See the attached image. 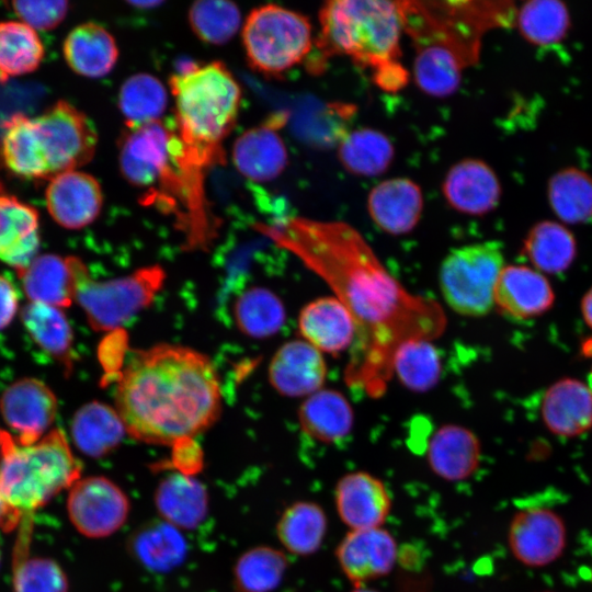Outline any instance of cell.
<instances>
[{"label":"cell","instance_id":"obj_1","mask_svg":"<svg viewBox=\"0 0 592 592\" xmlns=\"http://www.w3.org/2000/svg\"><path fill=\"white\" fill-rule=\"evenodd\" d=\"M261 230L317 274L351 314L356 334L344 376L351 388L382 396L399 345L414 339L433 341L444 332L441 304L409 292L352 225L291 217Z\"/></svg>","mask_w":592,"mask_h":592},{"label":"cell","instance_id":"obj_2","mask_svg":"<svg viewBox=\"0 0 592 592\" xmlns=\"http://www.w3.org/2000/svg\"><path fill=\"white\" fill-rule=\"evenodd\" d=\"M115 409L133 439L173 446L218 419L217 372L206 355L186 346L161 343L136 351L118 372Z\"/></svg>","mask_w":592,"mask_h":592},{"label":"cell","instance_id":"obj_3","mask_svg":"<svg viewBox=\"0 0 592 592\" xmlns=\"http://www.w3.org/2000/svg\"><path fill=\"white\" fill-rule=\"evenodd\" d=\"M318 19L320 31L306 60L310 73L319 75L329 59L344 56L368 70L385 91L407 84L410 75L401 62L400 1L331 0L322 4Z\"/></svg>","mask_w":592,"mask_h":592},{"label":"cell","instance_id":"obj_4","mask_svg":"<svg viewBox=\"0 0 592 592\" xmlns=\"http://www.w3.org/2000/svg\"><path fill=\"white\" fill-rule=\"evenodd\" d=\"M174 127L189 163L205 173L225 160L221 143L234 128L241 89L220 61L189 64L170 78Z\"/></svg>","mask_w":592,"mask_h":592},{"label":"cell","instance_id":"obj_5","mask_svg":"<svg viewBox=\"0 0 592 592\" xmlns=\"http://www.w3.org/2000/svg\"><path fill=\"white\" fill-rule=\"evenodd\" d=\"M119 170L127 182L147 190L145 203L187 212L198 197L174 126L161 119L127 127L118 143Z\"/></svg>","mask_w":592,"mask_h":592},{"label":"cell","instance_id":"obj_6","mask_svg":"<svg viewBox=\"0 0 592 592\" xmlns=\"http://www.w3.org/2000/svg\"><path fill=\"white\" fill-rule=\"evenodd\" d=\"M81 465L59 429L31 445L2 432L0 489L7 502L23 516L45 505L79 480Z\"/></svg>","mask_w":592,"mask_h":592},{"label":"cell","instance_id":"obj_7","mask_svg":"<svg viewBox=\"0 0 592 592\" xmlns=\"http://www.w3.org/2000/svg\"><path fill=\"white\" fill-rule=\"evenodd\" d=\"M403 33L414 47H444L469 68L479 61L483 36L514 25L509 1H400Z\"/></svg>","mask_w":592,"mask_h":592},{"label":"cell","instance_id":"obj_8","mask_svg":"<svg viewBox=\"0 0 592 592\" xmlns=\"http://www.w3.org/2000/svg\"><path fill=\"white\" fill-rule=\"evenodd\" d=\"M73 286V300L83 309L96 331H113L149 306L161 289L166 273L159 265L109 281L91 278L86 264L67 257Z\"/></svg>","mask_w":592,"mask_h":592},{"label":"cell","instance_id":"obj_9","mask_svg":"<svg viewBox=\"0 0 592 592\" xmlns=\"http://www.w3.org/2000/svg\"><path fill=\"white\" fill-rule=\"evenodd\" d=\"M242 43L250 66L260 73L276 77L308 59L315 36L306 15L269 3L249 13Z\"/></svg>","mask_w":592,"mask_h":592},{"label":"cell","instance_id":"obj_10","mask_svg":"<svg viewBox=\"0 0 592 592\" xmlns=\"http://www.w3.org/2000/svg\"><path fill=\"white\" fill-rule=\"evenodd\" d=\"M504 266L498 241L453 248L439 270V285L445 304L462 316H486L494 307V287Z\"/></svg>","mask_w":592,"mask_h":592},{"label":"cell","instance_id":"obj_11","mask_svg":"<svg viewBox=\"0 0 592 592\" xmlns=\"http://www.w3.org/2000/svg\"><path fill=\"white\" fill-rule=\"evenodd\" d=\"M49 180L88 163L96 148L98 134L89 117L60 100L35 117Z\"/></svg>","mask_w":592,"mask_h":592},{"label":"cell","instance_id":"obj_12","mask_svg":"<svg viewBox=\"0 0 592 592\" xmlns=\"http://www.w3.org/2000/svg\"><path fill=\"white\" fill-rule=\"evenodd\" d=\"M129 511L127 494L107 477L80 478L69 489V520L86 537L104 538L113 535L125 524Z\"/></svg>","mask_w":592,"mask_h":592},{"label":"cell","instance_id":"obj_13","mask_svg":"<svg viewBox=\"0 0 592 592\" xmlns=\"http://www.w3.org/2000/svg\"><path fill=\"white\" fill-rule=\"evenodd\" d=\"M508 543L513 557L527 567H545L563 553L567 530L562 517L549 508L528 506L513 516Z\"/></svg>","mask_w":592,"mask_h":592},{"label":"cell","instance_id":"obj_14","mask_svg":"<svg viewBox=\"0 0 592 592\" xmlns=\"http://www.w3.org/2000/svg\"><path fill=\"white\" fill-rule=\"evenodd\" d=\"M287 118L285 111L271 114L236 139L232 162L241 175L254 182H269L284 172L288 151L280 129Z\"/></svg>","mask_w":592,"mask_h":592},{"label":"cell","instance_id":"obj_15","mask_svg":"<svg viewBox=\"0 0 592 592\" xmlns=\"http://www.w3.org/2000/svg\"><path fill=\"white\" fill-rule=\"evenodd\" d=\"M397 555L395 537L383 527L351 530L335 549L338 565L354 588L387 576Z\"/></svg>","mask_w":592,"mask_h":592},{"label":"cell","instance_id":"obj_16","mask_svg":"<svg viewBox=\"0 0 592 592\" xmlns=\"http://www.w3.org/2000/svg\"><path fill=\"white\" fill-rule=\"evenodd\" d=\"M0 411L5 423L15 431L18 443L31 445L39 441L53 424L57 399L43 382L22 378L4 390Z\"/></svg>","mask_w":592,"mask_h":592},{"label":"cell","instance_id":"obj_17","mask_svg":"<svg viewBox=\"0 0 592 592\" xmlns=\"http://www.w3.org/2000/svg\"><path fill=\"white\" fill-rule=\"evenodd\" d=\"M442 195L454 210L482 216L497 208L502 187L490 164L479 158H464L445 173Z\"/></svg>","mask_w":592,"mask_h":592},{"label":"cell","instance_id":"obj_18","mask_svg":"<svg viewBox=\"0 0 592 592\" xmlns=\"http://www.w3.org/2000/svg\"><path fill=\"white\" fill-rule=\"evenodd\" d=\"M391 496L383 480L367 471L342 476L334 488V504L351 530L382 527L391 511Z\"/></svg>","mask_w":592,"mask_h":592},{"label":"cell","instance_id":"obj_19","mask_svg":"<svg viewBox=\"0 0 592 592\" xmlns=\"http://www.w3.org/2000/svg\"><path fill=\"white\" fill-rule=\"evenodd\" d=\"M494 306L506 318L526 321L547 312L555 293L547 277L527 265H505L494 287Z\"/></svg>","mask_w":592,"mask_h":592},{"label":"cell","instance_id":"obj_20","mask_svg":"<svg viewBox=\"0 0 592 592\" xmlns=\"http://www.w3.org/2000/svg\"><path fill=\"white\" fill-rule=\"evenodd\" d=\"M46 206L54 220L67 229H80L96 219L103 193L98 180L81 171H68L49 180Z\"/></svg>","mask_w":592,"mask_h":592},{"label":"cell","instance_id":"obj_21","mask_svg":"<svg viewBox=\"0 0 592 592\" xmlns=\"http://www.w3.org/2000/svg\"><path fill=\"white\" fill-rule=\"evenodd\" d=\"M423 207L422 189L406 177L380 181L366 198L367 213L374 225L392 236L412 231L421 219Z\"/></svg>","mask_w":592,"mask_h":592},{"label":"cell","instance_id":"obj_22","mask_svg":"<svg viewBox=\"0 0 592 592\" xmlns=\"http://www.w3.org/2000/svg\"><path fill=\"white\" fill-rule=\"evenodd\" d=\"M326 378L323 354L303 339L281 345L269 365L270 384L286 397L307 398L322 389Z\"/></svg>","mask_w":592,"mask_h":592},{"label":"cell","instance_id":"obj_23","mask_svg":"<svg viewBox=\"0 0 592 592\" xmlns=\"http://www.w3.org/2000/svg\"><path fill=\"white\" fill-rule=\"evenodd\" d=\"M37 210L0 186V260L20 276L37 257Z\"/></svg>","mask_w":592,"mask_h":592},{"label":"cell","instance_id":"obj_24","mask_svg":"<svg viewBox=\"0 0 592 592\" xmlns=\"http://www.w3.org/2000/svg\"><path fill=\"white\" fill-rule=\"evenodd\" d=\"M298 330L322 354L333 355L351 350L356 334L351 314L333 295L306 304L298 316Z\"/></svg>","mask_w":592,"mask_h":592},{"label":"cell","instance_id":"obj_25","mask_svg":"<svg viewBox=\"0 0 592 592\" xmlns=\"http://www.w3.org/2000/svg\"><path fill=\"white\" fill-rule=\"evenodd\" d=\"M540 414L546 428L561 437H577L592 429V387L577 378H561L545 391Z\"/></svg>","mask_w":592,"mask_h":592},{"label":"cell","instance_id":"obj_26","mask_svg":"<svg viewBox=\"0 0 592 592\" xmlns=\"http://www.w3.org/2000/svg\"><path fill=\"white\" fill-rule=\"evenodd\" d=\"M430 469L446 481H462L479 467L481 445L478 436L458 424H444L433 432L425 446Z\"/></svg>","mask_w":592,"mask_h":592},{"label":"cell","instance_id":"obj_27","mask_svg":"<svg viewBox=\"0 0 592 592\" xmlns=\"http://www.w3.org/2000/svg\"><path fill=\"white\" fill-rule=\"evenodd\" d=\"M303 433L321 444L346 439L354 425V411L346 397L334 389H321L305 398L298 409Z\"/></svg>","mask_w":592,"mask_h":592},{"label":"cell","instance_id":"obj_28","mask_svg":"<svg viewBox=\"0 0 592 592\" xmlns=\"http://www.w3.org/2000/svg\"><path fill=\"white\" fill-rule=\"evenodd\" d=\"M161 520L179 530L197 527L208 511V494L202 482L180 471L164 477L153 494Z\"/></svg>","mask_w":592,"mask_h":592},{"label":"cell","instance_id":"obj_29","mask_svg":"<svg viewBox=\"0 0 592 592\" xmlns=\"http://www.w3.org/2000/svg\"><path fill=\"white\" fill-rule=\"evenodd\" d=\"M0 153L12 174L26 180H49L35 118L11 115L3 124Z\"/></svg>","mask_w":592,"mask_h":592},{"label":"cell","instance_id":"obj_30","mask_svg":"<svg viewBox=\"0 0 592 592\" xmlns=\"http://www.w3.org/2000/svg\"><path fill=\"white\" fill-rule=\"evenodd\" d=\"M64 56L75 72L87 78H101L114 68L118 48L106 29L98 23L87 22L67 35Z\"/></svg>","mask_w":592,"mask_h":592},{"label":"cell","instance_id":"obj_31","mask_svg":"<svg viewBox=\"0 0 592 592\" xmlns=\"http://www.w3.org/2000/svg\"><path fill=\"white\" fill-rule=\"evenodd\" d=\"M70 430L76 447L92 458L110 454L127 433L117 410L99 401L82 406L75 413Z\"/></svg>","mask_w":592,"mask_h":592},{"label":"cell","instance_id":"obj_32","mask_svg":"<svg viewBox=\"0 0 592 592\" xmlns=\"http://www.w3.org/2000/svg\"><path fill=\"white\" fill-rule=\"evenodd\" d=\"M337 156L343 169L354 177L373 178L385 173L395 158L391 139L369 127L346 132L338 143Z\"/></svg>","mask_w":592,"mask_h":592},{"label":"cell","instance_id":"obj_33","mask_svg":"<svg viewBox=\"0 0 592 592\" xmlns=\"http://www.w3.org/2000/svg\"><path fill=\"white\" fill-rule=\"evenodd\" d=\"M523 253L532 267L547 274L562 273L577 255L573 234L565 224L540 220L533 225L523 240Z\"/></svg>","mask_w":592,"mask_h":592},{"label":"cell","instance_id":"obj_34","mask_svg":"<svg viewBox=\"0 0 592 592\" xmlns=\"http://www.w3.org/2000/svg\"><path fill=\"white\" fill-rule=\"evenodd\" d=\"M328 530L323 508L314 501H296L282 512L276 536L284 549L295 556H310L319 550Z\"/></svg>","mask_w":592,"mask_h":592},{"label":"cell","instance_id":"obj_35","mask_svg":"<svg viewBox=\"0 0 592 592\" xmlns=\"http://www.w3.org/2000/svg\"><path fill=\"white\" fill-rule=\"evenodd\" d=\"M128 549L144 567L162 572L183 561L186 542L179 528L163 520H157L135 531L129 538Z\"/></svg>","mask_w":592,"mask_h":592},{"label":"cell","instance_id":"obj_36","mask_svg":"<svg viewBox=\"0 0 592 592\" xmlns=\"http://www.w3.org/2000/svg\"><path fill=\"white\" fill-rule=\"evenodd\" d=\"M31 301L69 307L73 300L72 276L68 258L37 255L19 276Z\"/></svg>","mask_w":592,"mask_h":592},{"label":"cell","instance_id":"obj_37","mask_svg":"<svg viewBox=\"0 0 592 592\" xmlns=\"http://www.w3.org/2000/svg\"><path fill=\"white\" fill-rule=\"evenodd\" d=\"M29 517H22L14 547V592H68L66 573L56 561L42 557H29L32 526Z\"/></svg>","mask_w":592,"mask_h":592},{"label":"cell","instance_id":"obj_38","mask_svg":"<svg viewBox=\"0 0 592 592\" xmlns=\"http://www.w3.org/2000/svg\"><path fill=\"white\" fill-rule=\"evenodd\" d=\"M548 204L562 224L592 220V175L577 167L558 170L547 184Z\"/></svg>","mask_w":592,"mask_h":592},{"label":"cell","instance_id":"obj_39","mask_svg":"<svg viewBox=\"0 0 592 592\" xmlns=\"http://www.w3.org/2000/svg\"><path fill=\"white\" fill-rule=\"evenodd\" d=\"M412 79L417 87L433 98H446L454 94L468 68L451 50L437 45L414 47Z\"/></svg>","mask_w":592,"mask_h":592},{"label":"cell","instance_id":"obj_40","mask_svg":"<svg viewBox=\"0 0 592 592\" xmlns=\"http://www.w3.org/2000/svg\"><path fill=\"white\" fill-rule=\"evenodd\" d=\"M21 318L32 339L71 371L73 334L65 314L58 307L31 301L22 309Z\"/></svg>","mask_w":592,"mask_h":592},{"label":"cell","instance_id":"obj_41","mask_svg":"<svg viewBox=\"0 0 592 592\" xmlns=\"http://www.w3.org/2000/svg\"><path fill=\"white\" fill-rule=\"evenodd\" d=\"M514 25L521 36L537 47L559 44L570 29V13L559 0H532L516 9Z\"/></svg>","mask_w":592,"mask_h":592},{"label":"cell","instance_id":"obj_42","mask_svg":"<svg viewBox=\"0 0 592 592\" xmlns=\"http://www.w3.org/2000/svg\"><path fill=\"white\" fill-rule=\"evenodd\" d=\"M442 369V357L432 340L406 341L392 356V376L413 391L424 392L432 389L439 383Z\"/></svg>","mask_w":592,"mask_h":592},{"label":"cell","instance_id":"obj_43","mask_svg":"<svg viewBox=\"0 0 592 592\" xmlns=\"http://www.w3.org/2000/svg\"><path fill=\"white\" fill-rule=\"evenodd\" d=\"M286 555L271 546H255L239 556L232 570L236 592H272L287 570Z\"/></svg>","mask_w":592,"mask_h":592},{"label":"cell","instance_id":"obj_44","mask_svg":"<svg viewBox=\"0 0 592 592\" xmlns=\"http://www.w3.org/2000/svg\"><path fill=\"white\" fill-rule=\"evenodd\" d=\"M234 315L239 330L252 338H267L281 330L286 314L282 300L270 289L252 287L235 303Z\"/></svg>","mask_w":592,"mask_h":592},{"label":"cell","instance_id":"obj_45","mask_svg":"<svg viewBox=\"0 0 592 592\" xmlns=\"http://www.w3.org/2000/svg\"><path fill=\"white\" fill-rule=\"evenodd\" d=\"M168 104V94L161 81L149 73L127 78L118 92V109L126 127L159 121Z\"/></svg>","mask_w":592,"mask_h":592},{"label":"cell","instance_id":"obj_46","mask_svg":"<svg viewBox=\"0 0 592 592\" xmlns=\"http://www.w3.org/2000/svg\"><path fill=\"white\" fill-rule=\"evenodd\" d=\"M43 57L44 46L34 29L18 21L0 22V76L3 81L34 71Z\"/></svg>","mask_w":592,"mask_h":592},{"label":"cell","instance_id":"obj_47","mask_svg":"<svg viewBox=\"0 0 592 592\" xmlns=\"http://www.w3.org/2000/svg\"><path fill=\"white\" fill-rule=\"evenodd\" d=\"M189 22L195 35L212 45L231 39L241 24L239 8L226 0H201L189 10Z\"/></svg>","mask_w":592,"mask_h":592},{"label":"cell","instance_id":"obj_48","mask_svg":"<svg viewBox=\"0 0 592 592\" xmlns=\"http://www.w3.org/2000/svg\"><path fill=\"white\" fill-rule=\"evenodd\" d=\"M13 11L23 23L37 30L57 26L68 11L67 1H13Z\"/></svg>","mask_w":592,"mask_h":592},{"label":"cell","instance_id":"obj_49","mask_svg":"<svg viewBox=\"0 0 592 592\" xmlns=\"http://www.w3.org/2000/svg\"><path fill=\"white\" fill-rule=\"evenodd\" d=\"M173 460L178 471L192 475L202 464V454L193 439H185L173 445Z\"/></svg>","mask_w":592,"mask_h":592},{"label":"cell","instance_id":"obj_50","mask_svg":"<svg viewBox=\"0 0 592 592\" xmlns=\"http://www.w3.org/2000/svg\"><path fill=\"white\" fill-rule=\"evenodd\" d=\"M18 310V295L13 285L0 275V330L14 318Z\"/></svg>","mask_w":592,"mask_h":592},{"label":"cell","instance_id":"obj_51","mask_svg":"<svg viewBox=\"0 0 592 592\" xmlns=\"http://www.w3.org/2000/svg\"><path fill=\"white\" fill-rule=\"evenodd\" d=\"M22 517L23 515L7 502L0 489V527L10 532L21 523Z\"/></svg>","mask_w":592,"mask_h":592},{"label":"cell","instance_id":"obj_52","mask_svg":"<svg viewBox=\"0 0 592 592\" xmlns=\"http://www.w3.org/2000/svg\"><path fill=\"white\" fill-rule=\"evenodd\" d=\"M581 314L584 322L592 330V286L581 299Z\"/></svg>","mask_w":592,"mask_h":592},{"label":"cell","instance_id":"obj_53","mask_svg":"<svg viewBox=\"0 0 592 592\" xmlns=\"http://www.w3.org/2000/svg\"><path fill=\"white\" fill-rule=\"evenodd\" d=\"M132 4H134L135 7H143V8H147V7H155V5H158L160 4V2L158 1H146V2H130Z\"/></svg>","mask_w":592,"mask_h":592},{"label":"cell","instance_id":"obj_54","mask_svg":"<svg viewBox=\"0 0 592 592\" xmlns=\"http://www.w3.org/2000/svg\"><path fill=\"white\" fill-rule=\"evenodd\" d=\"M351 592H379V591H377L375 589L367 588L366 585H364V587L354 588Z\"/></svg>","mask_w":592,"mask_h":592},{"label":"cell","instance_id":"obj_55","mask_svg":"<svg viewBox=\"0 0 592 592\" xmlns=\"http://www.w3.org/2000/svg\"><path fill=\"white\" fill-rule=\"evenodd\" d=\"M2 430H0V449H1V441H2Z\"/></svg>","mask_w":592,"mask_h":592},{"label":"cell","instance_id":"obj_56","mask_svg":"<svg viewBox=\"0 0 592 592\" xmlns=\"http://www.w3.org/2000/svg\"><path fill=\"white\" fill-rule=\"evenodd\" d=\"M0 81H1V82H3V80H2V78H1V76H0Z\"/></svg>","mask_w":592,"mask_h":592},{"label":"cell","instance_id":"obj_57","mask_svg":"<svg viewBox=\"0 0 592 592\" xmlns=\"http://www.w3.org/2000/svg\"><path fill=\"white\" fill-rule=\"evenodd\" d=\"M591 378H592V368H591Z\"/></svg>","mask_w":592,"mask_h":592},{"label":"cell","instance_id":"obj_58","mask_svg":"<svg viewBox=\"0 0 592 592\" xmlns=\"http://www.w3.org/2000/svg\"><path fill=\"white\" fill-rule=\"evenodd\" d=\"M0 559H1V554H0Z\"/></svg>","mask_w":592,"mask_h":592}]
</instances>
